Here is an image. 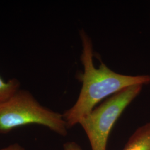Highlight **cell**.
Masks as SVG:
<instances>
[{"label": "cell", "instance_id": "obj_5", "mask_svg": "<svg viewBox=\"0 0 150 150\" xmlns=\"http://www.w3.org/2000/svg\"><path fill=\"white\" fill-rule=\"evenodd\" d=\"M21 83L16 78L4 80L0 76V103L8 100L20 89Z\"/></svg>", "mask_w": 150, "mask_h": 150}, {"label": "cell", "instance_id": "obj_1", "mask_svg": "<svg viewBox=\"0 0 150 150\" xmlns=\"http://www.w3.org/2000/svg\"><path fill=\"white\" fill-rule=\"evenodd\" d=\"M82 46L80 60L83 72L77 78L82 82L78 98L74 106L62 114L67 129L79 124L98 102L124 88L150 83V75L131 76L114 72L101 62L96 68L93 64V48L91 38L84 30L80 31Z\"/></svg>", "mask_w": 150, "mask_h": 150}, {"label": "cell", "instance_id": "obj_2", "mask_svg": "<svg viewBox=\"0 0 150 150\" xmlns=\"http://www.w3.org/2000/svg\"><path fill=\"white\" fill-rule=\"evenodd\" d=\"M28 125L43 126L61 136L67 134L62 114L43 106L30 91L20 88L0 103V134Z\"/></svg>", "mask_w": 150, "mask_h": 150}, {"label": "cell", "instance_id": "obj_7", "mask_svg": "<svg viewBox=\"0 0 150 150\" xmlns=\"http://www.w3.org/2000/svg\"><path fill=\"white\" fill-rule=\"evenodd\" d=\"M0 150H26L21 145L15 143L11 145H8V146L0 149Z\"/></svg>", "mask_w": 150, "mask_h": 150}, {"label": "cell", "instance_id": "obj_6", "mask_svg": "<svg viewBox=\"0 0 150 150\" xmlns=\"http://www.w3.org/2000/svg\"><path fill=\"white\" fill-rule=\"evenodd\" d=\"M64 150H82L75 142H68L64 145Z\"/></svg>", "mask_w": 150, "mask_h": 150}, {"label": "cell", "instance_id": "obj_3", "mask_svg": "<svg viewBox=\"0 0 150 150\" xmlns=\"http://www.w3.org/2000/svg\"><path fill=\"white\" fill-rule=\"evenodd\" d=\"M142 87L134 85L119 91L81 120L79 124L86 132L92 150H106L108 138L113 125L125 108L139 95Z\"/></svg>", "mask_w": 150, "mask_h": 150}, {"label": "cell", "instance_id": "obj_4", "mask_svg": "<svg viewBox=\"0 0 150 150\" xmlns=\"http://www.w3.org/2000/svg\"><path fill=\"white\" fill-rule=\"evenodd\" d=\"M123 150H150V122L135 131Z\"/></svg>", "mask_w": 150, "mask_h": 150}]
</instances>
